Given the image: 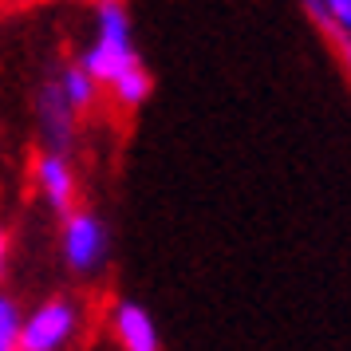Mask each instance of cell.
I'll return each instance as SVG.
<instances>
[{
    "label": "cell",
    "mask_w": 351,
    "mask_h": 351,
    "mask_svg": "<svg viewBox=\"0 0 351 351\" xmlns=\"http://www.w3.org/2000/svg\"><path fill=\"white\" fill-rule=\"evenodd\" d=\"M95 24H99V36L95 44L83 51V64L99 83H114L123 71L143 64L134 44H130V16L119 0H103L95 8Z\"/></svg>",
    "instance_id": "1"
},
{
    "label": "cell",
    "mask_w": 351,
    "mask_h": 351,
    "mask_svg": "<svg viewBox=\"0 0 351 351\" xmlns=\"http://www.w3.org/2000/svg\"><path fill=\"white\" fill-rule=\"evenodd\" d=\"M107 256V225L95 213L71 209L64 217V261L75 272H95Z\"/></svg>",
    "instance_id": "2"
},
{
    "label": "cell",
    "mask_w": 351,
    "mask_h": 351,
    "mask_svg": "<svg viewBox=\"0 0 351 351\" xmlns=\"http://www.w3.org/2000/svg\"><path fill=\"white\" fill-rule=\"evenodd\" d=\"M80 324L75 304L67 300H48L40 304L32 316L24 319V335H20V351H60L71 339Z\"/></svg>",
    "instance_id": "3"
},
{
    "label": "cell",
    "mask_w": 351,
    "mask_h": 351,
    "mask_svg": "<svg viewBox=\"0 0 351 351\" xmlns=\"http://www.w3.org/2000/svg\"><path fill=\"white\" fill-rule=\"evenodd\" d=\"M36 119H40V138L44 150L67 154L75 146V103L67 99L64 83H44L36 95Z\"/></svg>",
    "instance_id": "4"
},
{
    "label": "cell",
    "mask_w": 351,
    "mask_h": 351,
    "mask_svg": "<svg viewBox=\"0 0 351 351\" xmlns=\"http://www.w3.org/2000/svg\"><path fill=\"white\" fill-rule=\"evenodd\" d=\"M36 186H40L44 202H48L60 217L71 213V206H75V174H71L67 154H60V150H44V154L36 158Z\"/></svg>",
    "instance_id": "5"
},
{
    "label": "cell",
    "mask_w": 351,
    "mask_h": 351,
    "mask_svg": "<svg viewBox=\"0 0 351 351\" xmlns=\"http://www.w3.org/2000/svg\"><path fill=\"white\" fill-rule=\"evenodd\" d=\"M114 335L127 351H158V328L146 308L138 304H119L114 308Z\"/></svg>",
    "instance_id": "6"
},
{
    "label": "cell",
    "mask_w": 351,
    "mask_h": 351,
    "mask_svg": "<svg viewBox=\"0 0 351 351\" xmlns=\"http://www.w3.org/2000/svg\"><path fill=\"white\" fill-rule=\"evenodd\" d=\"M111 91L123 107H143L146 99H150V75H146V67L134 64L130 71H123V75L111 83Z\"/></svg>",
    "instance_id": "7"
},
{
    "label": "cell",
    "mask_w": 351,
    "mask_h": 351,
    "mask_svg": "<svg viewBox=\"0 0 351 351\" xmlns=\"http://www.w3.org/2000/svg\"><path fill=\"white\" fill-rule=\"evenodd\" d=\"M60 83H64V91L67 99L75 103V111H87L91 103H95V75L87 71V64H75V67H67L64 75H60Z\"/></svg>",
    "instance_id": "8"
},
{
    "label": "cell",
    "mask_w": 351,
    "mask_h": 351,
    "mask_svg": "<svg viewBox=\"0 0 351 351\" xmlns=\"http://www.w3.org/2000/svg\"><path fill=\"white\" fill-rule=\"evenodd\" d=\"M20 335H24V319L20 308L12 300H0V351L20 348Z\"/></svg>",
    "instance_id": "9"
}]
</instances>
